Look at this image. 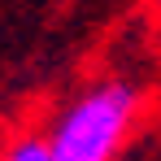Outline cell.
Returning <instances> with one entry per match:
<instances>
[{"instance_id":"cell-1","label":"cell","mask_w":161,"mask_h":161,"mask_svg":"<svg viewBox=\"0 0 161 161\" xmlns=\"http://www.w3.org/2000/svg\"><path fill=\"white\" fill-rule=\"evenodd\" d=\"M139 118V92L126 79H96L53 118L44 135L53 161H118Z\"/></svg>"},{"instance_id":"cell-2","label":"cell","mask_w":161,"mask_h":161,"mask_svg":"<svg viewBox=\"0 0 161 161\" xmlns=\"http://www.w3.org/2000/svg\"><path fill=\"white\" fill-rule=\"evenodd\" d=\"M0 161H53V153H48L44 135H22V139H13V144L4 148Z\"/></svg>"}]
</instances>
